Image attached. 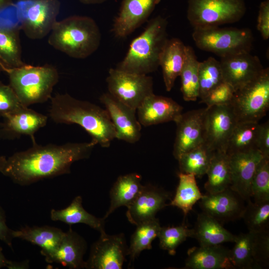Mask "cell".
Returning <instances> with one entry per match:
<instances>
[{"mask_svg":"<svg viewBox=\"0 0 269 269\" xmlns=\"http://www.w3.org/2000/svg\"><path fill=\"white\" fill-rule=\"evenodd\" d=\"M6 159V158L5 156L0 155V172L2 170L4 165Z\"/></svg>","mask_w":269,"mask_h":269,"instance_id":"816d5d0a","label":"cell"},{"mask_svg":"<svg viewBox=\"0 0 269 269\" xmlns=\"http://www.w3.org/2000/svg\"><path fill=\"white\" fill-rule=\"evenodd\" d=\"M3 118L0 124V137L13 139L27 135L33 143L36 142L35 134L46 125L48 120L46 116L24 106Z\"/></svg>","mask_w":269,"mask_h":269,"instance_id":"e0dca14e","label":"cell"},{"mask_svg":"<svg viewBox=\"0 0 269 269\" xmlns=\"http://www.w3.org/2000/svg\"><path fill=\"white\" fill-rule=\"evenodd\" d=\"M6 73L8 76L9 85L20 103L28 107L50 99L59 78L57 68L48 64L41 66L24 64L8 69Z\"/></svg>","mask_w":269,"mask_h":269,"instance_id":"5b68a950","label":"cell"},{"mask_svg":"<svg viewBox=\"0 0 269 269\" xmlns=\"http://www.w3.org/2000/svg\"><path fill=\"white\" fill-rule=\"evenodd\" d=\"M192 230V238L197 240L199 246L234 243L237 238V235L224 228L219 221L203 212L198 214L195 226Z\"/></svg>","mask_w":269,"mask_h":269,"instance_id":"484cf974","label":"cell"},{"mask_svg":"<svg viewBox=\"0 0 269 269\" xmlns=\"http://www.w3.org/2000/svg\"><path fill=\"white\" fill-rule=\"evenodd\" d=\"M235 91L229 83L224 81L211 90L200 103L205 104L207 107L230 105Z\"/></svg>","mask_w":269,"mask_h":269,"instance_id":"b9f144b4","label":"cell"},{"mask_svg":"<svg viewBox=\"0 0 269 269\" xmlns=\"http://www.w3.org/2000/svg\"><path fill=\"white\" fill-rule=\"evenodd\" d=\"M59 0H17L15 17L21 30L29 39H41L48 35L56 22Z\"/></svg>","mask_w":269,"mask_h":269,"instance_id":"52a82bcc","label":"cell"},{"mask_svg":"<svg viewBox=\"0 0 269 269\" xmlns=\"http://www.w3.org/2000/svg\"><path fill=\"white\" fill-rule=\"evenodd\" d=\"M12 230L6 225V216L4 210L0 206V241L12 248Z\"/></svg>","mask_w":269,"mask_h":269,"instance_id":"bcb514c9","label":"cell"},{"mask_svg":"<svg viewBox=\"0 0 269 269\" xmlns=\"http://www.w3.org/2000/svg\"><path fill=\"white\" fill-rule=\"evenodd\" d=\"M245 0H188L187 18L194 28L219 26L240 20Z\"/></svg>","mask_w":269,"mask_h":269,"instance_id":"ba28073f","label":"cell"},{"mask_svg":"<svg viewBox=\"0 0 269 269\" xmlns=\"http://www.w3.org/2000/svg\"><path fill=\"white\" fill-rule=\"evenodd\" d=\"M80 2L85 4H100L104 2L107 0H78Z\"/></svg>","mask_w":269,"mask_h":269,"instance_id":"f907efd6","label":"cell"},{"mask_svg":"<svg viewBox=\"0 0 269 269\" xmlns=\"http://www.w3.org/2000/svg\"><path fill=\"white\" fill-rule=\"evenodd\" d=\"M230 105L238 123H259L269 108V68H264L257 77L236 90Z\"/></svg>","mask_w":269,"mask_h":269,"instance_id":"9c48e42d","label":"cell"},{"mask_svg":"<svg viewBox=\"0 0 269 269\" xmlns=\"http://www.w3.org/2000/svg\"><path fill=\"white\" fill-rule=\"evenodd\" d=\"M65 232L49 226H26L17 230H12L13 238H19L36 245L41 248L44 257L51 254L61 241Z\"/></svg>","mask_w":269,"mask_h":269,"instance_id":"4316f807","label":"cell"},{"mask_svg":"<svg viewBox=\"0 0 269 269\" xmlns=\"http://www.w3.org/2000/svg\"><path fill=\"white\" fill-rule=\"evenodd\" d=\"M257 149L264 157L269 158V123L259 124L256 140Z\"/></svg>","mask_w":269,"mask_h":269,"instance_id":"f6af8a7d","label":"cell"},{"mask_svg":"<svg viewBox=\"0 0 269 269\" xmlns=\"http://www.w3.org/2000/svg\"><path fill=\"white\" fill-rule=\"evenodd\" d=\"M182 110L183 107L172 98L153 93L137 109V118L141 126L148 127L175 122Z\"/></svg>","mask_w":269,"mask_h":269,"instance_id":"7402d4cb","label":"cell"},{"mask_svg":"<svg viewBox=\"0 0 269 269\" xmlns=\"http://www.w3.org/2000/svg\"><path fill=\"white\" fill-rule=\"evenodd\" d=\"M257 27L263 39L269 38V0H265L260 4Z\"/></svg>","mask_w":269,"mask_h":269,"instance_id":"ee69618b","label":"cell"},{"mask_svg":"<svg viewBox=\"0 0 269 269\" xmlns=\"http://www.w3.org/2000/svg\"><path fill=\"white\" fill-rule=\"evenodd\" d=\"M87 245L86 241L71 228L65 232L56 249L45 257L49 263H56L70 269H84V256Z\"/></svg>","mask_w":269,"mask_h":269,"instance_id":"603a6c76","label":"cell"},{"mask_svg":"<svg viewBox=\"0 0 269 269\" xmlns=\"http://www.w3.org/2000/svg\"><path fill=\"white\" fill-rule=\"evenodd\" d=\"M179 183L173 199L167 206L176 207L186 216L203 196L192 174L178 173Z\"/></svg>","mask_w":269,"mask_h":269,"instance_id":"1f68e13d","label":"cell"},{"mask_svg":"<svg viewBox=\"0 0 269 269\" xmlns=\"http://www.w3.org/2000/svg\"><path fill=\"white\" fill-rule=\"evenodd\" d=\"M192 39L200 49L220 58L241 52H251L254 41L248 28L220 27L194 28Z\"/></svg>","mask_w":269,"mask_h":269,"instance_id":"8992f818","label":"cell"},{"mask_svg":"<svg viewBox=\"0 0 269 269\" xmlns=\"http://www.w3.org/2000/svg\"><path fill=\"white\" fill-rule=\"evenodd\" d=\"M141 176L136 173L120 176L110 191V205L103 219L105 220L117 208L127 207L135 198L143 185Z\"/></svg>","mask_w":269,"mask_h":269,"instance_id":"83f0119b","label":"cell"},{"mask_svg":"<svg viewBox=\"0 0 269 269\" xmlns=\"http://www.w3.org/2000/svg\"><path fill=\"white\" fill-rule=\"evenodd\" d=\"M187 254L184 269L234 268L230 261V250L221 245L193 247L188 251Z\"/></svg>","mask_w":269,"mask_h":269,"instance_id":"cb8c5ba5","label":"cell"},{"mask_svg":"<svg viewBox=\"0 0 269 269\" xmlns=\"http://www.w3.org/2000/svg\"><path fill=\"white\" fill-rule=\"evenodd\" d=\"M220 63L224 81L235 91L257 77L264 68L257 56L247 51L221 57Z\"/></svg>","mask_w":269,"mask_h":269,"instance_id":"2e32d148","label":"cell"},{"mask_svg":"<svg viewBox=\"0 0 269 269\" xmlns=\"http://www.w3.org/2000/svg\"><path fill=\"white\" fill-rule=\"evenodd\" d=\"M242 218L249 232L260 233L269 231V201L247 202Z\"/></svg>","mask_w":269,"mask_h":269,"instance_id":"8d00e7d4","label":"cell"},{"mask_svg":"<svg viewBox=\"0 0 269 269\" xmlns=\"http://www.w3.org/2000/svg\"><path fill=\"white\" fill-rule=\"evenodd\" d=\"M106 82L111 95L135 110L147 97L153 93L152 78L147 75L110 68Z\"/></svg>","mask_w":269,"mask_h":269,"instance_id":"30bf717a","label":"cell"},{"mask_svg":"<svg viewBox=\"0 0 269 269\" xmlns=\"http://www.w3.org/2000/svg\"><path fill=\"white\" fill-rule=\"evenodd\" d=\"M259 126V123L257 122L237 123L228 140L226 152L231 155L257 149L256 140Z\"/></svg>","mask_w":269,"mask_h":269,"instance_id":"4dcf8cb0","label":"cell"},{"mask_svg":"<svg viewBox=\"0 0 269 269\" xmlns=\"http://www.w3.org/2000/svg\"><path fill=\"white\" fill-rule=\"evenodd\" d=\"M254 233L248 232L237 235L235 245L230 250V261L234 268H255L253 256Z\"/></svg>","mask_w":269,"mask_h":269,"instance_id":"74e56055","label":"cell"},{"mask_svg":"<svg viewBox=\"0 0 269 269\" xmlns=\"http://www.w3.org/2000/svg\"><path fill=\"white\" fill-rule=\"evenodd\" d=\"M237 123L230 105L206 107L203 143L213 151L226 152L228 140Z\"/></svg>","mask_w":269,"mask_h":269,"instance_id":"7c38bea8","label":"cell"},{"mask_svg":"<svg viewBox=\"0 0 269 269\" xmlns=\"http://www.w3.org/2000/svg\"><path fill=\"white\" fill-rule=\"evenodd\" d=\"M14 4L12 0H0V12Z\"/></svg>","mask_w":269,"mask_h":269,"instance_id":"c3c4849f","label":"cell"},{"mask_svg":"<svg viewBox=\"0 0 269 269\" xmlns=\"http://www.w3.org/2000/svg\"><path fill=\"white\" fill-rule=\"evenodd\" d=\"M99 99L114 125L116 138L130 143L138 141L141 135V125L136 116V110L123 104L109 93L103 94Z\"/></svg>","mask_w":269,"mask_h":269,"instance_id":"4fadbf2b","label":"cell"},{"mask_svg":"<svg viewBox=\"0 0 269 269\" xmlns=\"http://www.w3.org/2000/svg\"><path fill=\"white\" fill-rule=\"evenodd\" d=\"M7 68L4 66V65L0 61V71H4L6 72Z\"/></svg>","mask_w":269,"mask_h":269,"instance_id":"f5cc1de1","label":"cell"},{"mask_svg":"<svg viewBox=\"0 0 269 269\" xmlns=\"http://www.w3.org/2000/svg\"><path fill=\"white\" fill-rule=\"evenodd\" d=\"M197 60L193 48L186 47V56L180 76L181 92L186 101H195L199 97L198 67Z\"/></svg>","mask_w":269,"mask_h":269,"instance_id":"d6a6232c","label":"cell"},{"mask_svg":"<svg viewBox=\"0 0 269 269\" xmlns=\"http://www.w3.org/2000/svg\"><path fill=\"white\" fill-rule=\"evenodd\" d=\"M161 0H123L112 27L115 36L124 38L133 32L150 16Z\"/></svg>","mask_w":269,"mask_h":269,"instance_id":"44dd1931","label":"cell"},{"mask_svg":"<svg viewBox=\"0 0 269 269\" xmlns=\"http://www.w3.org/2000/svg\"><path fill=\"white\" fill-rule=\"evenodd\" d=\"M50 218L54 221H60L71 225L84 224L100 233L105 231V220L99 218L88 212L82 205L80 196L75 197L70 204L61 210L52 209Z\"/></svg>","mask_w":269,"mask_h":269,"instance_id":"f1b7e54d","label":"cell"},{"mask_svg":"<svg viewBox=\"0 0 269 269\" xmlns=\"http://www.w3.org/2000/svg\"><path fill=\"white\" fill-rule=\"evenodd\" d=\"M186 47L180 39L172 38L167 40L161 53L159 65L168 92L171 90L180 76L185 59Z\"/></svg>","mask_w":269,"mask_h":269,"instance_id":"d4e9b609","label":"cell"},{"mask_svg":"<svg viewBox=\"0 0 269 269\" xmlns=\"http://www.w3.org/2000/svg\"><path fill=\"white\" fill-rule=\"evenodd\" d=\"M253 256L255 267H267L269 264V232L254 233Z\"/></svg>","mask_w":269,"mask_h":269,"instance_id":"60d3db41","label":"cell"},{"mask_svg":"<svg viewBox=\"0 0 269 269\" xmlns=\"http://www.w3.org/2000/svg\"><path fill=\"white\" fill-rule=\"evenodd\" d=\"M49 116L57 124H77L103 147L110 146L116 138V131L105 109L68 93H57L50 98Z\"/></svg>","mask_w":269,"mask_h":269,"instance_id":"7a4b0ae2","label":"cell"},{"mask_svg":"<svg viewBox=\"0 0 269 269\" xmlns=\"http://www.w3.org/2000/svg\"><path fill=\"white\" fill-rule=\"evenodd\" d=\"M136 226L128 247L129 265L142 251L152 248V242L158 237L161 227L159 220L156 218L142 222Z\"/></svg>","mask_w":269,"mask_h":269,"instance_id":"836d02e7","label":"cell"},{"mask_svg":"<svg viewBox=\"0 0 269 269\" xmlns=\"http://www.w3.org/2000/svg\"><path fill=\"white\" fill-rule=\"evenodd\" d=\"M251 193L254 202L269 201V158L263 157L259 163L252 180Z\"/></svg>","mask_w":269,"mask_h":269,"instance_id":"ab89813d","label":"cell"},{"mask_svg":"<svg viewBox=\"0 0 269 269\" xmlns=\"http://www.w3.org/2000/svg\"><path fill=\"white\" fill-rule=\"evenodd\" d=\"M214 152L202 143L183 153L177 159L179 172L201 177L206 174Z\"/></svg>","mask_w":269,"mask_h":269,"instance_id":"e575fe53","label":"cell"},{"mask_svg":"<svg viewBox=\"0 0 269 269\" xmlns=\"http://www.w3.org/2000/svg\"><path fill=\"white\" fill-rule=\"evenodd\" d=\"M204 187L207 193L214 194L230 188V156L225 151H214L206 174Z\"/></svg>","mask_w":269,"mask_h":269,"instance_id":"f546056e","label":"cell"},{"mask_svg":"<svg viewBox=\"0 0 269 269\" xmlns=\"http://www.w3.org/2000/svg\"><path fill=\"white\" fill-rule=\"evenodd\" d=\"M220 61L213 57L199 62V97L203 99L211 90L224 82Z\"/></svg>","mask_w":269,"mask_h":269,"instance_id":"d590c367","label":"cell"},{"mask_svg":"<svg viewBox=\"0 0 269 269\" xmlns=\"http://www.w3.org/2000/svg\"><path fill=\"white\" fill-rule=\"evenodd\" d=\"M101 34L91 17L72 15L57 21L48 38L54 49L75 59H85L99 48Z\"/></svg>","mask_w":269,"mask_h":269,"instance_id":"3957f363","label":"cell"},{"mask_svg":"<svg viewBox=\"0 0 269 269\" xmlns=\"http://www.w3.org/2000/svg\"><path fill=\"white\" fill-rule=\"evenodd\" d=\"M96 145L92 140L61 145H41L35 142L30 148L7 158L0 173L21 186L69 174L72 164L88 158Z\"/></svg>","mask_w":269,"mask_h":269,"instance_id":"6da1fadb","label":"cell"},{"mask_svg":"<svg viewBox=\"0 0 269 269\" xmlns=\"http://www.w3.org/2000/svg\"><path fill=\"white\" fill-rule=\"evenodd\" d=\"M128 247L124 234L111 235L105 232L101 233L91 246L85 268L121 269L128 256Z\"/></svg>","mask_w":269,"mask_h":269,"instance_id":"8fae6325","label":"cell"},{"mask_svg":"<svg viewBox=\"0 0 269 269\" xmlns=\"http://www.w3.org/2000/svg\"><path fill=\"white\" fill-rule=\"evenodd\" d=\"M192 230L182 225L178 226L161 227L158 238L160 248L172 256L176 254L177 248L188 237H192Z\"/></svg>","mask_w":269,"mask_h":269,"instance_id":"f35d334b","label":"cell"},{"mask_svg":"<svg viewBox=\"0 0 269 269\" xmlns=\"http://www.w3.org/2000/svg\"><path fill=\"white\" fill-rule=\"evenodd\" d=\"M170 194L162 188L151 184L143 185L141 190L127 207L126 217L135 226L155 218L156 213L167 206Z\"/></svg>","mask_w":269,"mask_h":269,"instance_id":"d6986e66","label":"cell"},{"mask_svg":"<svg viewBox=\"0 0 269 269\" xmlns=\"http://www.w3.org/2000/svg\"><path fill=\"white\" fill-rule=\"evenodd\" d=\"M7 260L4 257L2 249L0 246V269L5 268Z\"/></svg>","mask_w":269,"mask_h":269,"instance_id":"681fc988","label":"cell"},{"mask_svg":"<svg viewBox=\"0 0 269 269\" xmlns=\"http://www.w3.org/2000/svg\"><path fill=\"white\" fill-rule=\"evenodd\" d=\"M23 106L11 87L0 81V117L3 118Z\"/></svg>","mask_w":269,"mask_h":269,"instance_id":"7bdbcfd3","label":"cell"},{"mask_svg":"<svg viewBox=\"0 0 269 269\" xmlns=\"http://www.w3.org/2000/svg\"><path fill=\"white\" fill-rule=\"evenodd\" d=\"M5 268L8 269H27L29 268V261L15 262L7 260Z\"/></svg>","mask_w":269,"mask_h":269,"instance_id":"7dc6e473","label":"cell"},{"mask_svg":"<svg viewBox=\"0 0 269 269\" xmlns=\"http://www.w3.org/2000/svg\"><path fill=\"white\" fill-rule=\"evenodd\" d=\"M230 156L231 184L230 188L245 201L251 200V185L257 167L263 158L257 149Z\"/></svg>","mask_w":269,"mask_h":269,"instance_id":"ffe728a7","label":"cell"},{"mask_svg":"<svg viewBox=\"0 0 269 269\" xmlns=\"http://www.w3.org/2000/svg\"><path fill=\"white\" fill-rule=\"evenodd\" d=\"M168 22L161 15L149 21L144 31L131 42L124 59L116 68L126 72L147 75L156 71L162 49L168 39Z\"/></svg>","mask_w":269,"mask_h":269,"instance_id":"277c9868","label":"cell"},{"mask_svg":"<svg viewBox=\"0 0 269 269\" xmlns=\"http://www.w3.org/2000/svg\"><path fill=\"white\" fill-rule=\"evenodd\" d=\"M20 30L14 4L0 12V61L7 69L25 64L22 60Z\"/></svg>","mask_w":269,"mask_h":269,"instance_id":"9a60e30c","label":"cell"},{"mask_svg":"<svg viewBox=\"0 0 269 269\" xmlns=\"http://www.w3.org/2000/svg\"><path fill=\"white\" fill-rule=\"evenodd\" d=\"M206 108L182 113L174 122L176 132L173 155L178 159L183 153L204 142Z\"/></svg>","mask_w":269,"mask_h":269,"instance_id":"5bb4252c","label":"cell"},{"mask_svg":"<svg viewBox=\"0 0 269 269\" xmlns=\"http://www.w3.org/2000/svg\"><path fill=\"white\" fill-rule=\"evenodd\" d=\"M244 201L229 188L216 193L203 195L199 206L202 212L222 223L241 218L246 206Z\"/></svg>","mask_w":269,"mask_h":269,"instance_id":"ac0fdd59","label":"cell"}]
</instances>
